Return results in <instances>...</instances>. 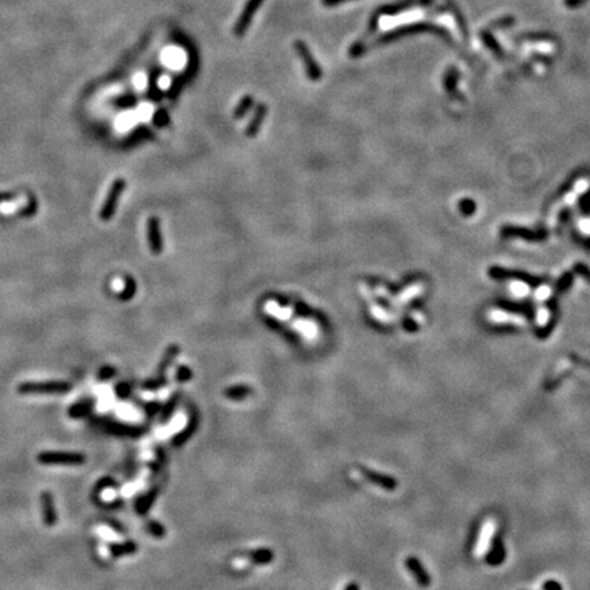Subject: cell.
<instances>
[{
	"label": "cell",
	"mask_w": 590,
	"mask_h": 590,
	"mask_svg": "<svg viewBox=\"0 0 590 590\" xmlns=\"http://www.w3.org/2000/svg\"><path fill=\"white\" fill-rule=\"evenodd\" d=\"M406 567L407 570L413 574V577L415 578V581L418 582L419 585L426 587L431 585V577H429L428 571H425L422 565L419 563V560L414 556H410L406 559Z\"/></svg>",
	"instance_id": "30bf717a"
},
{
	"label": "cell",
	"mask_w": 590,
	"mask_h": 590,
	"mask_svg": "<svg viewBox=\"0 0 590 590\" xmlns=\"http://www.w3.org/2000/svg\"><path fill=\"white\" fill-rule=\"evenodd\" d=\"M253 104H254V100H253L252 96H245V97L240 100V103L238 104V107H236L235 112H234V116H235V118H242V116H245L248 114L249 110L253 107Z\"/></svg>",
	"instance_id": "44dd1931"
},
{
	"label": "cell",
	"mask_w": 590,
	"mask_h": 590,
	"mask_svg": "<svg viewBox=\"0 0 590 590\" xmlns=\"http://www.w3.org/2000/svg\"><path fill=\"white\" fill-rule=\"evenodd\" d=\"M294 48L295 51L298 52V55H300V58L302 59V62H304L305 70H306V74H308L309 79L314 82L320 81L323 73H321L320 66H318V63L316 62V59L313 58L312 52H310L308 45H306L304 41L298 40V41H295L294 43Z\"/></svg>",
	"instance_id": "277c9868"
},
{
	"label": "cell",
	"mask_w": 590,
	"mask_h": 590,
	"mask_svg": "<svg viewBox=\"0 0 590 590\" xmlns=\"http://www.w3.org/2000/svg\"><path fill=\"white\" fill-rule=\"evenodd\" d=\"M114 288H115V290H119V288L120 290H123L124 283L122 282V280H119V279H115V280H114Z\"/></svg>",
	"instance_id": "4dcf8cb0"
},
{
	"label": "cell",
	"mask_w": 590,
	"mask_h": 590,
	"mask_svg": "<svg viewBox=\"0 0 590 590\" xmlns=\"http://www.w3.org/2000/svg\"><path fill=\"white\" fill-rule=\"evenodd\" d=\"M344 590H359L358 585L357 583H348V585L346 586V589Z\"/></svg>",
	"instance_id": "1f68e13d"
},
{
	"label": "cell",
	"mask_w": 590,
	"mask_h": 590,
	"mask_svg": "<svg viewBox=\"0 0 590 590\" xmlns=\"http://www.w3.org/2000/svg\"><path fill=\"white\" fill-rule=\"evenodd\" d=\"M504 560V548L501 547V545H495V547H492L489 551H488V557H487V561L489 563V565H500L501 561Z\"/></svg>",
	"instance_id": "d6986e66"
},
{
	"label": "cell",
	"mask_w": 590,
	"mask_h": 590,
	"mask_svg": "<svg viewBox=\"0 0 590 590\" xmlns=\"http://www.w3.org/2000/svg\"><path fill=\"white\" fill-rule=\"evenodd\" d=\"M249 556H250L249 559H250L253 563H256V565L260 566H265L274 560V552L271 551V549H268V548H260V549H256V551L250 552V555Z\"/></svg>",
	"instance_id": "2e32d148"
},
{
	"label": "cell",
	"mask_w": 590,
	"mask_h": 590,
	"mask_svg": "<svg viewBox=\"0 0 590 590\" xmlns=\"http://www.w3.org/2000/svg\"><path fill=\"white\" fill-rule=\"evenodd\" d=\"M544 589L545 590H561L560 583H557L556 581H547L544 583Z\"/></svg>",
	"instance_id": "f1b7e54d"
},
{
	"label": "cell",
	"mask_w": 590,
	"mask_h": 590,
	"mask_svg": "<svg viewBox=\"0 0 590 590\" xmlns=\"http://www.w3.org/2000/svg\"><path fill=\"white\" fill-rule=\"evenodd\" d=\"M138 549L137 544L133 541H126V543L120 544H111L110 545V552L114 557H122L126 555H133Z\"/></svg>",
	"instance_id": "7c38bea8"
},
{
	"label": "cell",
	"mask_w": 590,
	"mask_h": 590,
	"mask_svg": "<svg viewBox=\"0 0 590 590\" xmlns=\"http://www.w3.org/2000/svg\"><path fill=\"white\" fill-rule=\"evenodd\" d=\"M192 377H193L192 369L189 368V366H179V368L176 369L175 380L178 381V383H187Z\"/></svg>",
	"instance_id": "603a6c76"
},
{
	"label": "cell",
	"mask_w": 590,
	"mask_h": 590,
	"mask_svg": "<svg viewBox=\"0 0 590 590\" xmlns=\"http://www.w3.org/2000/svg\"><path fill=\"white\" fill-rule=\"evenodd\" d=\"M146 531L154 539H164L166 537V527L157 521H149L146 523Z\"/></svg>",
	"instance_id": "ffe728a7"
},
{
	"label": "cell",
	"mask_w": 590,
	"mask_h": 590,
	"mask_svg": "<svg viewBox=\"0 0 590 590\" xmlns=\"http://www.w3.org/2000/svg\"><path fill=\"white\" fill-rule=\"evenodd\" d=\"M115 374H116V369L114 368V366H103V368L98 370L97 377H98V380L105 381V380H110V379H112V377L115 376Z\"/></svg>",
	"instance_id": "d4e9b609"
},
{
	"label": "cell",
	"mask_w": 590,
	"mask_h": 590,
	"mask_svg": "<svg viewBox=\"0 0 590 590\" xmlns=\"http://www.w3.org/2000/svg\"><path fill=\"white\" fill-rule=\"evenodd\" d=\"M361 471H362V474L365 475V478L368 479L369 482L374 484L377 487L384 488L387 491H392V489H395V488L398 487L396 479L392 478V477H389V475L369 470V469H361Z\"/></svg>",
	"instance_id": "ba28073f"
},
{
	"label": "cell",
	"mask_w": 590,
	"mask_h": 590,
	"mask_svg": "<svg viewBox=\"0 0 590 590\" xmlns=\"http://www.w3.org/2000/svg\"><path fill=\"white\" fill-rule=\"evenodd\" d=\"M73 388L70 383L60 380L49 381H25L18 385L21 395H59L69 392Z\"/></svg>",
	"instance_id": "6da1fadb"
},
{
	"label": "cell",
	"mask_w": 590,
	"mask_h": 590,
	"mask_svg": "<svg viewBox=\"0 0 590 590\" xmlns=\"http://www.w3.org/2000/svg\"><path fill=\"white\" fill-rule=\"evenodd\" d=\"M178 399H179V395H176V396H172L170 400H168L166 405H164V407H163V411H162V421H167L168 418H171L172 413L175 411V407H176V403H178Z\"/></svg>",
	"instance_id": "7402d4cb"
},
{
	"label": "cell",
	"mask_w": 590,
	"mask_h": 590,
	"mask_svg": "<svg viewBox=\"0 0 590 590\" xmlns=\"http://www.w3.org/2000/svg\"><path fill=\"white\" fill-rule=\"evenodd\" d=\"M196 426H197V422L196 419H192L190 422L187 423V426L182 431V432H179L178 435L175 436V439H174V441H172V444L176 445V447H179V445L184 444L186 441L190 439V437L193 436V433L196 432Z\"/></svg>",
	"instance_id": "e0dca14e"
},
{
	"label": "cell",
	"mask_w": 590,
	"mask_h": 590,
	"mask_svg": "<svg viewBox=\"0 0 590 590\" xmlns=\"http://www.w3.org/2000/svg\"><path fill=\"white\" fill-rule=\"evenodd\" d=\"M92 407H93V402H92V400H85V402L75 403V405L69 410L70 417H73V418H81V417L86 415L90 410H92Z\"/></svg>",
	"instance_id": "ac0fdd59"
},
{
	"label": "cell",
	"mask_w": 590,
	"mask_h": 590,
	"mask_svg": "<svg viewBox=\"0 0 590 590\" xmlns=\"http://www.w3.org/2000/svg\"><path fill=\"white\" fill-rule=\"evenodd\" d=\"M346 2H350V0H321V3H323V6H325V7H334V6L343 5V3H346Z\"/></svg>",
	"instance_id": "83f0119b"
},
{
	"label": "cell",
	"mask_w": 590,
	"mask_h": 590,
	"mask_svg": "<svg viewBox=\"0 0 590 590\" xmlns=\"http://www.w3.org/2000/svg\"><path fill=\"white\" fill-rule=\"evenodd\" d=\"M134 291H136V283H134L133 279H128L127 283L124 284V288L122 290V294L119 295L120 300L123 301L130 300V298L134 295Z\"/></svg>",
	"instance_id": "cb8c5ba5"
},
{
	"label": "cell",
	"mask_w": 590,
	"mask_h": 590,
	"mask_svg": "<svg viewBox=\"0 0 590 590\" xmlns=\"http://www.w3.org/2000/svg\"><path fill=\"white\" fill-rule=\"evenodd\" d=\"M156 497H157V489L156 488L148 492L144 496L140 497L137 504H136V509H137L138 515H145L149 511L150 507H152V504H153V501L156 500Z\"/></svg>",
	"instance_id": "4fadbf2b"
},
{
	"label": "cell",
	"mask_w": 590,
	"mask_h": 590,
	"mask_svg": "<svg viewBox=\"0 0 590 590\" xmlns=\"http://www.w3.org/2000/svg\"><path fill=\"white\" fill-rule=\"evenodd\" d=\"M250 393H252V388L245 384L232 385L224 391L226 398L231 399V400H242V399L248 398Z\"/></svg>",
	"instance_id": "5bb4252c"
},
{
	"label": "cell",
	"mask_w": 590,
	"mask_h": 590,
	"mask_svg": "<svg viewBox=\"0 0 590 590\" xmlns=\"http://www.w3.org/2000/svg\"><path fill=\"white\" fill-rule=\"evenodd\" d=\"M497 529V522L495 518H488L482 523V526L479 529L478 537H477V543H475L474 548V555L477 559H481L487 555L488 551L491 549V544L493 541V537L496 534Z\"/></svg>",
	"instance_id": "3957f363"
},
{
	"label": "cell",
	"mask_w": 590,
	"mask_h": 590,
	"mask_svg": "<svg viewBox=\"0 0 590 590\" xmlns=\"http://www.w3.org/2000/svg\"><path fill=\"white\" fill-rule=\"evenodd\" d=\"M163 385H166V379H164V377H160V379L145 381V383H144V388L149 389V391H154V389L162 388Z\"/></svg>",
	"instance_id": "4316f807"
},
{
	"label": "cell",
	"mask_w": 590,
	"mask_h": 590,
	"mask_svg": "<svg viewBox=\"0 0 590 590\" xmlns=\"http://www.w3.org/2000/svg\"><path fill=\"white\" fill-rule=\"evenodd\" d=\"M115 392L118 398L126 399L131 393V385L128 384V383H120L119 385H116Z\"/></svg>",
	"instance_id": "484cf974"
},
{
	"label": "cell",
	"mask_w": 590,
	"mask_h": 590,
	"mask_svg": "<svg viewBox=\"0 0 590 590\" xmlns=\"http://www.w3.org/2000/svg\"><path fill=\"white\" fill-rule=\"evenodd\" d=\"M40 465L45 466H78L86 462V457L81 452H64V451H44L37 457Z\"/></svg>",
	"instance_id": "7a4b0ae2"
},
{
	"label": "cell",
	"mask_w": 590,
	"mask_h": 590,
	"mask_svg": "<svg viewBox=\"0 0 590 590\" xmlns=\"http://www.w3.org/2000/svg\"><path fill=\"white\" fill-rule=\"evenodd\" d=\"M124 187H126V182H124V179H116L115 182L112 183L111 189H110V192H108L107 194V198H105V201H104L103 204L101 212H100V218H101V220L108 222V220L114 216V213H115L116 210V205H118V201H119V197L122 196Z\"/></svg>",
	"instance_id": "5b68a950"
},
{
	"label": "cell",
	"mask_w": 590,
	"mask_h": 590,
	"mask_svg": "<svg viewBox=\"0 0 590 590\" xmlns=\"http://www.w3.org/2000/svg\"><path fill=\"white\" fill-rule=\"evenodd\" d=\"M41 501V513H43V522L45 526L53 527L58 522V514H56L55 500L49 491H44L40 496Z\"/></svg>",
	"instance_id": "52a82bcc"
},
{
	"label": "cell",
	"mask_w": 590,
	"mask_h": 590,
	"mask_svg": "<svg viewBox=\"0 0 590 590\" xmlns=\"http://www.w3.org/2000/svg\"><path fill=\"white\" fill-rule=\"evenodd\" d=\"M265 115H266V105L265 104H261V105L257 107L256 112H254V115H253L252 118V122L249 123L248 128H246L248 137H254V136L258 133V130H260L261 124L264 122Z\"/></svg>",
	"instance_id": "8fae6325"
},
{
	"label": "cell",
	"mask_w": 590,
	"mask_h": 590,
	"mask_svg": "<svg viewBox=\"0 0 590 590\" xmlns=\"http://www.w3.org/2000/svg\"><path fill=\"white\" fill-rule=\"evenodd\" d=\"M178 354H179V346H176V344H172V346H170L167 350H166V353L163 355V358L162 361H160V364H158L157 368V372L160 376L170 368V365L172 364V361L176 358V355Z\"/></svg>",
	"instance_id": "9a60e30c"
},
{
	"label": "cell",
	"mask_w": 590,
	"mask_h": 590,
	"mask_svg": "<svg viewBox=\"0 0 590 590\" xmlns=\"http://www.w3.org/2000/svg\"><path fill=\"white\" fill-rule=\"evenodd\" d=\"M148 240H149L152 253L153 254H160L163 250V240L157 218H150L149 222H148Z\"/></svg>",
	"instance_id": "9c48e42d"
},
{
	"label": "cell",
	"mask_w": 590,
	"mask_h": 590,
	"mask_svg": "<svg viewBox=\"0 0 590 590\" xmlns=\"http://www.w3.org/2000/svg\"><path fill=\"white\" fill-rule=\"evenodd\" d=\"M158 409H160L158 403H149V405L146 406V411H148V414L149 415L156 414V413L158 411Z\"/></svg>",
	"instance_id": "f546056e"
},
{
	"label": "cell",
	"mask_w": 590,
	"mask_h": 590,
	"mask_svg": "<svg viewBox=\"0 0 590 590\" xmlns=\"http://www.w3.org/2000/svg\"><path fill=\"white\" fill-rule=\"evenodd\" d=\"M262 3V0H248V3L245 5V9L242 14L238 18V21L234 28V33L236 37H242L245 35V32L248 30L249 25L252 23V19L254 17V14L258 10V7Z\"/></svg>",
	"instance_id": "8992f818"
}]
</instances>
